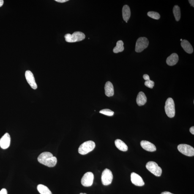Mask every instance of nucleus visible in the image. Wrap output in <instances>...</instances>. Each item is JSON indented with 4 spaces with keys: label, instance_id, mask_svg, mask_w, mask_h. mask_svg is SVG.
I'll return each mask as SVG.
<instances>
[{
    "label": "nucleus",
    "instance_id": "obj_1",
    "mask_svg": "<svg viewBox=\"0 0 194 194\" xmlns=\"http://www.w3.org/2000/svg\"><path fill=\"white\" fill-rule=\"evenodd\" d=\"M37 160L40 163L49 167H54L57 162L56 158L48 152L42 153L38 157Z\"/></svg>",
    "mask_w": 194,
    "mask_h": 194
},
{
    "label": "nucleus",
    "instance_id": "obj_2",
    "mask_svg": "<svg viewBox=\"0 0 194 194\" xmlns=\"http://www.w3.org/2000/svg\"><path fill=\"white\" fill-rule=\"evenodd\" d=\"M95 147V143L92 141L84 142L78 148V152L80 154L84 155L93 150Z\"/></svg>",
    "mask_w": 194,
    "mask_h": 194
},
{
    "label": "nucleus",
    "instance_id": "obj_3",
    "mask_svg": "<svg viewBox=\"0 0 194 194\" xmlns=\"http://www.w3.org/2000/svg\"><path fill=\"white\" fill-rule=\"evenodd\" d=\"M64 37L67 42H75L84 40L85 35L84 33L80 31H77L74 32L72 34H66L64 36Z\"/></svg>",
    "mask_w": 194,
    "mask_h": 194
},
{
    "label": "nucleus",
    "instance_id": "obj_4",
    "mask_svg": "<svg viewBox=\"0 0 194 194\" xmlns=\"http://www.w3.org/2000/svg\"><path fill=\"white\" fill-rule=\"evenodd\" d=\"M165 113L169 117L172 118L174 117L176 113L175 104L173 99L171 97L167 99L165 106Z\"/></svg>",
    "mask_w": 194,
    "mask_h": 194
},
{
    "label": "nucleus",
    "instance_id": "obj_5",
    "mask_svg": "<svg viewBox=\"0 0 194 194\" xmlns=\"http://www.w3.org/2000/svg\"><path fill=\"white\" fill-rule=\"evenodd\" d=\"M146 168L154 176H160L162 172V168L155 162H149L147 163Z\"/></svg>",
    "mask_w": 194,
    "mask_h": 194
},
{
    "label": "nucleus",
    "instance_id": "obj_6",
    "mask_svg": "<svg viewBox=\"0 0 194 194\" xmlns=\"http://www.w3.org/2000/svg\"><path fill=\"white\" fill-rule=\"evenodd\" d=\"M149 41L145 37H141L138 38L136 42L135 51L137 53H140L147 48Z\"/></svg>",
    "mask_w": 194,
    "mask_h": 194
},
{
    "label": "nucleus",
    "instance_id": "obj_7",
    "mask_svg": "<svg viewBox=\"0 0 194 194\" xmlns=\"http://www.w3.org/2000/svg\"><path fill=\"white\" fill-rule=\"evenodd\" d=\"M178 149L180 152L184 155L188 157H192L194 155V148L189 145L180 144L178 146Z\"/></svg>",
    "mask_w": 194,
    "mask_h": 194
},
{
    "label": "nucleus",
    "instance_id": "obj_8",
    "mask_svg": "<svg viewBox=\"0 0 194 194\" xmlns=\"http://www.w3.org/2000/svg\"><path fill=\"white\" fill-rule=\"evenodd\" d=\"M113 175L111 170L105 169L102 172V184L104 186H108L111 184L112 182Z\"/></svg>",
    "mask_w": 194,
    "mask_h": 194
},
{
    "label": "nucleus",
    "instance_id": "obj_9",
    "mask_svg": "<svg viewBox=\"0 0 194 194\" xmlns=\"http://www.w3.org/2000/svg\"><path fill=\"white\" fill-rule=\"evenodd\" d=\"M94 180V175L91 172L85 173L81 179V184L84 187H90L92 185Z\"/></svg>",
    "mask_w": 194,
    "mask_h": 194
},
{
    "label": "nucleus",
    "instance_id": "obj_10",
    "mask_svg": "<svg viewBox=\"0 0 194 194\" xmlns=\"http://www.w3.org/2000/svg\"><path fill=\"white\" fill-rule=\"evenodd\" d=\"M25 75L27 81L31 88L33 89H37V85L32 72L29 70L26 71L25 72Z\"/></svg>",
    "mask_w": 194,
    "mask_h": 194
},
{
    "label": "nucleus",
    "instance_id": "obj_11",
    "mask_svg": "<svg viewBox=\"0 0 194 194\" xmlns=\"http://www.w3.org/2000/svg\"><path fill=\"white\" fill-rule=\"evenodd\" d=\"M11 137L9 133H6L0 139V147L3 149H6L10 145Z\"/></svg>",
    "mask_w": 194,
    "mask_h": 194
},
{
    "label": "nucleus",
    "instance_id": "obj_12",
    "mask_svg": "<svg viewBox=\"0 0 194 194\" xmlns=\"http://www.w3.org/2000/svg\"><path fill=\"white\" fill-rule=\"evenodd\" d=\"M131 181L134 185L138 186H143L145 185L143 178L137 173L133 172L131 176Z\"/></svg>",
    "mask_w": 194,
    "mask_h": 194
},
{
    "label": "nucleus",
    "instance_id": "obj_13",
    "mask_svg": "<svg viewBox=\"0 0 194 194\" xmlns=\"http://www.w3.org/2000/svg\"><path fill=\"white\" fill-rule=\"evenodd\" d=\"M140 144L143 149L149 152H154L157 150L155 145L149 141L143 140Z\"/></svg>",
    "mask_w": 194,
    "mask_h": 194
},
{
    "label": "nucleus",
    "instance_id": "obj_14",
    "mask_svg": "<svg viewBox=\"0 0 194 194\" xmlns=\"http://www.w3.org/2000/svg\"><path fill=\"white\" fill-rule=\"evenodd\" d=\"M105 94L108 97H112L114 95V89L112 83L107 82L105 86Z\"/></svg>",
    "mask_w": 194,
    "mask_h": 194
},
{
    "label": "nucleus",
    "instance_id": "obj_15",
    "mask_svg": "<svg viewBox=\"0 0 194 194\" xmlns=\"http://www.w3.org/2000/svg\"><path fill=\"white\" fill-rule=\"evenodd\" d=\"M179 60V57L177 54L173 53L167 58L166 62L169 66H173L177 63Z\"/></svg>",
    "mask_w": 194,
    "mask_h": 194
},
{
    "label": "nucleus",
    "instance_id": "obj_16",
    "mask_svg": "<svg viewBox=\"0 0 194 194\" xmlns=\"http://www.w3.org/2000/svg\"><path fill=\"white\" fill-rule=\"evenodd\" d=\"M181 45L186 52L188 54H192L193 52V47L188 41L183 40L181 42Z\"/></svg>",
    "mask_w": 194,
    "mask_h": 194
},
{
    "label": "nucleus",
    "instance_id": "obj_17",
    "mask_svg": "<svg viewBox=\"0 0 194 194\" xmlns=\"http://www.w3.org/2000/svg\"><path fill=\"white\" fill-rule=\"evenodd\" d=\"M147 97L145 95L143 92H140L138 93L136 99L137 104L139 106L144 105L147 102Z\"/></svg>",
    "mask_w": 194,
    "mask_h": 194
},
{
    "label": "nucleus",
    "instance_id": "obj_18",
    "mask_svg": "<svg viewBox=\"0 0 194 194\" xmlns=\"http://www.w3.org/2000/svg\"><path fill=\"white\" fill-rule=\"evenodd\" d=\"M122 15L124 20L127 23L128 20L131 17V12L130 8L127 5H124L123 7Z\"/></svg>",
    "mask_w": 194,
    "mask_h": 194
},
{
    "label": "nucleus",
    "instance_id": "obj_19",
    "mask_svg": "<svg viewBox=\"0 0 194 194\" xmlns=\"http://www.w3.org/2000/svg\"><path fill=\"white\" fill-rule=\"evenodd\" d=\"M115 144L116 147L121 151H126L128 150V147L124 142L120 139H117L115 141Z\"/></svg>",
    "mask_w": 194,
    "mask_h": 194
},
{
    "label": "nucleus",
    "instance_id": "obj_20",
    "mask_svg": "<svg viewBox=\"0 0 194 194\" xmlns=\"http://www.w3.org/2000/svg\"><path fill=\"white\" fill-rule=\"evenodd\" d=\"M37 190L40 194H52L48 188L42 184L38 185Z\"/></svg>",
    "mask_w": 194,
    "mask_h": 194
},
{
    "label": "nucleus",
    "instance_id": "obj_21",
    "mask_svg": "<svg viewBox=\"0 0 194 194\" xmlns=\"http://www.w3.org/2000/svg\"><path fill=\"white\" fill-rule=\"evenodd\" d=\"M123 45L124 43L122 41H118L116 42V46L113 49V52L115 53H118L122 52L124 50Z\"/></svg>",
    "mask_w": 194,
    "mask_h": 194
},
{
    "label": "nucleus",
    "instance_id": "obj_22",
    "mask_svg": "<svg viewBox=\"0 0 194 194\" xmlns=\"http://www.w3.org/2000/svg\"><path fill=\"white\" fill-rule=\"evenodd\" d=\"M173 12L176 21H179L181 19V12L180 8L179 6L177 5L174 6L173 9Z\"/></svg>",
    "mask_w": 194,
    "mask_h": 194
},
{
    "label": "nucleus",
    "instance_id": "obj_23",
    "mask_svg": "<svg viewBox=\"0 0 194 194\" xmlns=\"http://www.w3.org/2000/svg\"><path fill=\"white\" fill-rule=\"evenodd\" d=\"M147 15L151 18L155 20H159L160 18V15L157 12L150 11L148 12Z\"/></svg>",
    "mask_w": 194,
    "mask_h": 194
},
{
    "label": "nucleus",
    "instance_id": "obj_24",
    "mask_svg": "<svg viewBox=\"0 0 194 194\" xmlns=\"http://www.w3.org/2000/svg\"><path fill=\"white\" fill-rule=\"evenodd\" d=\"M100 113L109 116H112L114 114V112L109 109H104L101 110Z\"/></svg>",
    "mask_w": 194,
    "mask_h": 194
},
{
    "label": "nucleus",
    "instance_id": "obj_25",
    "mask_svg": "<svg viewBox=\"0 0 194 194\" xmlns=\"http://www.w3.org/2000/svg\"><path fill=\"white\" fill-rule=\"evenodd\" d=\"M145 85L147 87L150 89H152L154 86V82L153 81H151V80H148L146 81L145 83Z\"/></svg>",
    "mask_w": 194,
    "mask_h": 194
},
{
    "label": "nucleus",
    "instance_id": "obj_26",
    "mask_svg": "<svg viewBox=\"0 0 194 194\" xmlns=\"http://www.w3.org/2000/svg\"><path fill=\"white\" fill-rule=\"evenodd\" d=\"M0 194H8L7 190L5 188L1 189L0 191Z\"/></svg>",
    "mask_w": 194,
    "mask_h": 194
},
{
    "label": "nucleus",
    "instance_id": "obj_27",
    "mask_svg": "<svg viewBox=\"0 0 194 194\" xmlns=\"http://www.w3.org/2000/svg\"><path fill=\"white\" fill-rule=\"evenodd\" d=\"M143 78L145 80H146V81L150 80L149 75H147V74H145V75H143Z\"/></svg>",
    "mask_w": 194,
    "mask_h": 194
},
{
    "label": "nucleus",
    "instance_id": "obj_28",
    "mask_svg": "<svg viewBox=\"0 0 194 194\" xmlns=\"http://www.w3.org/2000/svg\"><path fill=\"white\" fill-rule=\"evenodd\" d=\"M55 1H57V2L61 3H63L67 1H68V0H55Z\"/></svg>",
    "mask_w": 194,
    "mask_h": 194
},
{
    "label": "nucleus",
    "instance_id": "obj_29",
    "mask_svg": "<svg viewBox=\"0 0 194 194\" xmlns=\"http://www.w3.org/2000/svg\"><path fill=\"white\" fill-rule=\"evenodd\" d=\"M190 131L192 135H194V127H192L190 128Z\"/></svg>",
    "mask_w": 194,
    "mask_h": 194
},
{
    "label": "nucleus",
    "instance_id": "obj_30",
    "mask_svg": "<svg viewBox=\"0 0 194 194\" xmlns=\"http://www.w3.org/2000/svg\"><path fill=\"white\" fill-rule=\"evenodd\" d=\"M189 1L190 5L194 7V1L193 0H190V1Z\"/></svg>",
    "mask_w": 194,
    "mask_h": 194
},
{
    "label": "nucleus",
    "instance_id": "obj_31",
    "mask_svg": "<svg viewBox=\"0 0 194 194\" xmlns=\"http://www.w3.org/2000/svg\"><path fill=\"white\" fill-rule=\"evenodd\" d=\"M4 4V1L3 0H0V7L3 5Z\"/></svg>",
    "mask_w": 194,
    "mask_h": 194
},
{
    "label": "nucleus",
    "instance_id": "obj_32",
    "mask_svg": "<svg viewBox=\"0 0 194 194\" xmlns=\"http://www.w3.org/2000/svg\"><path fill=\"white\" fill-rule=\"evenodd\" d=\"M161 194H174L172 193H170V192H162V193Z\"/></svg>",
    "mask_w": 194,
    "mask_h": 194
},
{
    "label": "nucleus",
    "instance_id": "obj_33",
    "mask_svg": "<svg viewBox=\"0 0 194 194\" xmlns=\"http://www.w3.org/2000/svg\"><path fill=\"white\" fill-rule=\"evenodd\" d=\"M80 194H86V193H80Z\"/></svg>",
    "mask_w": 194,
    "mask_h": 194
},
{
    "label": "nucleus",
    "instance_id": "obj_34",
    "mask_svg": "<svg viewBox=\"0 0 194 194\" xmlns=\"http://www.w3.org/2000/svg\"><path fill=\"white\" fill-rule=\"evenodd\" d=\"M180 40L181 41V42H182V41L183 40H182V39H181Z\"/></svg>",
    "mask_w": 194,
    "mask_h": 194
}]
</instances>
